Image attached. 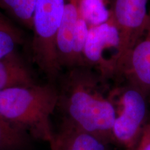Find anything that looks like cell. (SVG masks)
<instances>
[{"label":"cell","instance_id":"5","mask_svg":"<svg viewBox=\"0 0 150 150\" xmlns=\"http://www.w3.org/2000/svg\"><path fill=\"white\" fill-rule=\"evenodd\" d=\"M85 65L109 80L118 76L120 67V41L110 15L107 21L90 27L84 49Z\"/></svg>","mask_w":150,"mask_h":150},{"label":"cell","instance_id":"9","mask_svg":"<svg viewBox=\"0 0 150 150\" xmlns=\"http://www.w3.org/2000/svg\"><path fill=\"white\" fill-rule=\"evenodd\" d=\"M54 138L71 150H109L107 142L63 121Z\"/></svg>","mask_w":150,"mask_h":150},{"label":"cell","instance_id":"2","mask_svg":"<svg viewBox=\"0 0 150 150\" xmlns=\"http://www.w3.org/2000/svg\"><path fill=\"white\" fill-rule=\"evenodd\" d=\"M58 104L55 83L20 86L0 91V116L33 139H54L51 117Z\"/></svg>","mask_w":150,"mask_h":150},{"label":"cell","instance_id":"4","mask_svg":"<svg viewBox=\"0 0 150 150\" xmlns=\"http://www.w3.org/2000/svg\"><path fill=\"white\" fill-rule=\"evenodd\" d=\"M147 97L129 83L111 88L110 98L115 109L112 142L127 149H133L137 145L147 123Z\"/></svg>","mask_w":150,"mask_h":150},{"label":"cell","instance_id":"11","mask_svg":"<svg viewBox=\"0 0 150 150\" xmlns=\"http://www.w3.org/2000/svg\"><path fill=\"white\" fill-rule=\"evenodd\" d=\"M37 0H0V7L24 27L32 30Z\"/></svg>","mask_w":150,"mask_h":150},{"label":"cell","instance_id":"8","mask_svg":"<svg viewBox=\"0 0 150 150\" xmlns=\"http://www.w3.org/2000/svg\"><path fill=\"white\" fill-rule=\"evenodd\" d=\"M35 84L30 70L16 52L0 59V91Z\"/></svg>","mask_w":150,"mask_h":150},{"label":"cell","instance_id":"16","mask_svg":"<svg viewBox=\"0 0 150 150\" xmlns=\"http://www.w3.org/2000/svg\"><path fill=\"white\" fill-rule=\"evenodd\" d=\"M54 140L51 142V143L50 144V149H51V150H57V149H56V145H55V143H54Z\"/></svg>","mask_w":150,"mask_h":150},{"label":"cell","instance_id":"12","mask_svg":"<svg viewBox=\"0 0 150 150\" xmlns=\"http://www.w3.org/2000/svg\"><path fill=\"white\" fill-rule=\"evenodd\" d=\"M80 11L89 27L104 23L110 17L107 0H80Z\"/></svg>","mask_w":150,"mask_h":150},{"label":"cell","instance_id":"14","mask_svg":"<svg viewBox=\"0 0 150 150\" xmlns=\"http://www.w3.org/2000/svg\"><path fill=\"white\" fill-rule=\"evenodd\" d=\"M133 150H150V122L146 124L141 136Z\"/></svg>","mask_w":150,"mask_h":150},{"label":"cell","instance_id":"1","mask_svg":"<svg viewBox=\"0 0 150 150\" xmlns=\"http://www.w3.org/2000/svg\"><path fill=\"white\" fill-rule=\"evenodd\" d=\"M56 87L63 122L112 142L115 109L108 80L91 67L81 66L69 69Z\"/></svg>","mask_w":150,"mask_h":150},{"label":"cell","instance_id":"3","mask_svg":"<svg viewBox=\"0 0 150 150\" xmlns=\"http://www.w3.org/2000/svg\"><path fill=\"white\" fill-rule=\"evenodd\" d=\"M64 11V0H37L33 18V59L50 83L60 75L57 39Z\"/></svg>","mask_w":150,"mask_h":150},{"label":"cell","instance_id":"10","mask_svg":"<svg viewBox=\"0 0 150 150\" xmlns=\"http://www.w3.org/2000/svg\"><path fill=\"white\" fill-rule=\"evenodd\" d=\"M29 135L0 116V150H22L30 143Z\"/></svg>","mask_w":150,"mask_h":150},{"label":"cell","instance_id":"7","mask_svg":"<svg viewBox=\"0 0 150 150\" xmlns=\"http://www.w3.org/2000/svg\"><path fill=\"white\" fill-rule=\"evenodd\" d=\"M120 76L147 96L150 95V18L144 34L125 59Z\"/></svg>","mask_w":150,"mask_h":150},{"label":"cell","instance_id":"17","mask_svg":"<svg viewBox=\"0 0 150 150\" xmlns=\"http://www.w3.org/2000/svg\"><path fill=\"white\" fill-rule=\"evenodd\" d=\"M127 150H133V149H127Z\"/></svg>","mask_w":150,"mask_h":150},{"label":"cell","instance_id":"13","mask_svg":"<svg viewBox=\"0 0 150 150\" xmlns=\"http://www.w3.org/2000/svg\"><path fill=\"white\" fill-rule=\"evenodd\" d=\"M21 43L22 36L20 31L0 14V59L13 53Z\"/></svg>","mask_w":150,"mask_h":150},{"label":"cell","instance_id":"15","mask_svg":"<svg viewBox=\"0 0 150 150\" xmlns=\"http://www.w3.org/2000/svg\"><path fill=\"white\" fill-rule=\"evenodd\" d=\"M54 143H55V145L57 150H71L70 148L67 147V146H65V145H63V144H62L59 141H57V140L55 139V138H54Z\"/></svg>","mask_w":150,"mask_h":150},{"label":"cell","instance_id":"6","mask_svg":"<svg viewBox=\"0 0 150 150\" xmlns=\"http://www.w3.org/2000/svg\"><path fill=\"white\" fill-rule=\"evenodd\" d=\"M147 3L148 0H114L112 3L110 15L120 41V74L129 53L144 34L149 23Z\"/></svg>","mask_w":150,"mask_h":150}]
</instances>
